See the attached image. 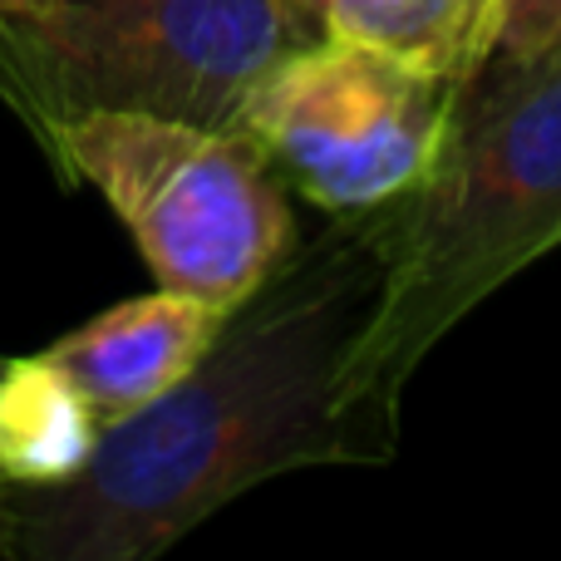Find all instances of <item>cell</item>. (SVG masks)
<instances>
[{"instance_id": "cell-1", "label": "cell", "mask_w": 561, "mask_h": 561, "mask_svg": "<svg viewBox=\"0 0 561 561\" xmlns=\"http://www.w3.org/2000/svg\"><path fill=\"white\" fill-rule=\"evenodd\" d=\"M375 213L330 217L227 310L168 394L104 424L59 488H10L0 542L30 561H144L232 497L300 468H379L394 448L345 414L340 379L375 306Z\"/></svg>"}, {"instance_id": "cell-2", "label": "cell", "mask_w": 561, "mask_h": 561, "mask_svg": "<svg viewBox=\"0 0 561 561\" xmlns=\"http://www.w3.org/2000/svg\"><path fill=\"white\" fill-rule=\"evenodd\" d=\"M375 306L345 359L340 399L399 454V399L438 340L561 247V39L483 59L458 79L428 173L375 207Z\"/></svg>"}, {"instance_id": "cell-3", "label": "cell", "mask_w": 561, "mask_h": 561, "mask_svg": "<svg viewBox=\"0 0 561 561\" xmlns=\"http://www.w3.org/2000/svg\"><path fill=\"white\" fill-rule=\"evenodd\" d=\"M310 39L296 0H35L0 20V79L45 134L79 114L237 128L256 79Z\"/></svg>"}, {"instance_id": "cell-4", "label": "cell", "mask_w": 561, "mask_h": 561, "mask_svg": "<svg viewBox=\"0 0 561 561\" xmlns=\"http://www.w3.org/2000/svg\"><path fill=\"white\" fill-rule=\"evenodd\" d=\"M59 158L114 207L158 286L232 310L296 247L286 183L242 128L158 114H79Z\"/></svg>"}, {"instance_id": "cell-5", "label": "cell", "mask_w": 561, "mask_h": 561, "mask_svg": "<svg viewBox=\"0 0 561 561\" xmlns=\"http://www.w3.org/2000/svg\"><path fill=\"white\" fill-rule=\"evenodd\" d=\"M454 94L448 75L320 35L256 79L237 128L325 217H365L428 173Z\"/></svg>"}, {"instance_id": "cell-6", "label": "cell", "mask_w": 561, "mask_h": 561, "mask_svg": "<svg viewBox=\"0 0 561 561\" xmlns=\"http://www.w3.org/2000/svg\"><path fill=\"white\" fill-rule=\"evenodd\" d=\"M222 320V306L158 286L153 296L124 300L79 325L75 335L55 340L45 355L79 385L99 424H114L168 394L207 355Z\"/></svg>"}, {"instance_id": "cell-7", "label": "cell", "mask_w": 561, "mask_h": 561, "mask_svg": "<svg viewBox=\"0 0 561 561\" xmlns=\"http://www.w3.org/2000/svg\"><path fill=\"white\" fill-rule=\"evenodd\" d=\"M104 434L79 385L49 355L0 369V473L10 488H59Z\"/></svg>"}, {"instance_id": "cell-8", "label": "cell", "mask_w": 561, "mask_h": 561, "mask_svg": "<svg viewBox=\"0 0 561 561\" xmlns=\"http://www.w3.org/2000/svg\"><path fill=\"white\" fill-rule=\"evenodd\" d=\"M493 0H310L320 35L385 49L419 69L463 79L478 65Z\"/></svg>"}, {"instance_id": "cell-9", "label": "cell", "mask_w": 561, "mask_h": 561, "mask_svg": "<svg viewBox=\"0 0 561 561\" xmlns=\"http://www.w3.org/2000/svg\"><path fill=\"white\" fill-rule=\"evenodd\" d=\"M561 35V0H493L483 25V59H527L557 45Z\"/></svg>"}, {"instance_id": "cell-10", "label": "cell", "mask_w": 561, "mask_h": 561, "mask_svg": "<svg viewBox=\"0 0 561 561\" xmlns=\"http://www.w3.org/2000/svg\"><path fill=\"white\" fill-rule=\"evenodd\" d=\"M35 0H0V20H15L20 10H30Z\"/></svg>"}, {"instance_id": "cell-11", "label": "cell", "mask_w": 561, "mask_h": 561, "mask_svg": "<svg viewBox=\"0 0 561 561\" xmlns=\"http://www.w3.org/2000/svg\"><path fill=\"white\" fill-rule=\"evenodd\" d=\"M5 503H10V483H5V473H0V513H5Z\"/></svg>"}, {"instance_id": "cell-12", "label": "cell", "mask_w": 561, "mask_h": 561, "mask_svg": "<svg viewBox=\"0 0 561 561\" xmlns=\"http://www.w3.org/2000/svg\"><path fill=\"white\" fill-rule=\"evenodd\" d=\"M557 39H561V35H557Z\"/></svg>"}]
</instances>
